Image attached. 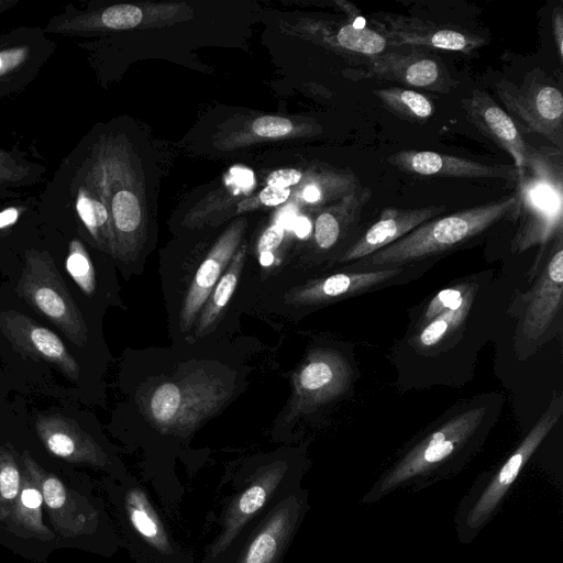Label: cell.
I'll return each instance as SVG.
<instances>
[{
	"label": "cell",
	"instance_id": "6da1fadb",
	"mask_svg": "<svg viewBox=\"0 0 563 563\" xmlns=\"http://www.w3.org/2000/svg\"><path fill=\"white\" fill-rule=\"evenodd\" d=\"M501 402L497 395H484L451 408L405 449L364 500L375 501L401 486L422 487L456 472L484 443Z\"/></svg>",
	"mask_w": 563,
	"mask_h": 563
},
{
	"label": "cell",
	"instance_id": "7a4b0ae2",
	"mask_svg": "<svg viewBox=\"0 0 563 563\" xmlns=\"http://www.w3.org/2000/svg\"><path fill=\"white\" fill-rule=\"evenodd\" d=\"M303 468L289 457H269L233 479L212 521L217 532L199 563H231L244 541L286 496L301 486Z\"/></svg>",
	"mask_w": 563,
	"mask_h": 563
},
{
	"label": "cell",
	"instance_id": "3957f363",
	"mask_svg": "<svg viewBox=\"0 0 563 563\" xmlns=\"http://www.w3.org/2000/svg\"><path fill=\"white\" fill-rule=\"evenodd\" d=\"M516 170V205L510 220L518 222V227L511 245L521 252L536 244H547L562 233V151L530 146L526 164Z\"/></svg>",
	"mask_w": 563,
	"mask_h": 563
},
{
	"label": "cell",
	"instance_id": "277c9868",
	"mask_svg": "<svg viewBox=\"0 0 563 563\" xmlns=\"http://www.w3.org/2000/svg\"><path fill=\"white\" fill-rule=\"evenodd\" d=\"M515 196L435 217L396 242L355 262V269L402 266L453 250L511 216Z\"/></svg>",
	"mask_w": 563,
	"mask_h": 563
},
{
	"label": "cell",
	"instance_id": "5b68a950",
	"mask_svg": "<svg viewBox=\"0 0 563 563\" xmlns=\"http://www.w3.org/2000/svg\"><path fill=\"white\" fill-rule=\"evenodd\" d=\"M104 489L114 508L121 544L134 563H196L194 553L176 539L144 484L126 475L108 482Z\"/></svg>",
	"mask_w": 563,
	"mask_h": 563
},
{
	"label": "cell",
	"instance_id": "8992f818",
	"mask_svg": "<svg viewBox=\"0 0 563 563\" xmlns=\"http://www.w3.org/2000/svg\"><path fill=\"white\" fill-rule=\"evenodd\" d=\"M224 375L196 368L178 382H164L148 396L146 416L162 434L188 437L232 395Z\"/></svg>",
	"mask_w": 563,
	"mask_h": 563
},
{
	"label": "cell",
	"instance_id": "52a82bcc",
	"mask_svg": "<svg viewBox=\"0 0 563 563\" xmlns=\"http://www.w3.org/2000/svg\"><path fill=\"white\" fill-rule=\"evenodd\" d=\"M25 471L40 487L49 521L64 538L89 537L97 539L107 553H114L121 545L101 503L71 493L54 474L43 470L24 452L21 457Z\"/></svg>",
	"mask_w": 563,
	"mask_h": 563
},
{
	"label": "cell",
	"instance_id": "ba28073f",
	"mask_svg": "<svg viewBox=\"0 0 563 563\" xmlns=\"http://www.w3.org/2000/svg\"><path fill=\"white\" fill-rule=\"evenodd\" d=\"M563 412V397L553 391L548 408L509 457L484 484L468 494L460 509L459 528L462 537H474L490 519L523 466L556 426Z\"/></svg>",
	"mask_w": 563,
	"mask_h": 563
},
{
	"label": "cell",
	"instance_id": "9c48e42d",
	"mask_svg": "<svg viewBox=\"0 0 563 563\" xmlns=\"http://www.w3.org/2000/svg\"><path fill=\"white\" fill-rule=\"evenodd\" d=\"M18 295L53 322L77 346H84L88 331L82 314L47 251L25 252Z\"/></svg>",
	"mask_w": 563,
	"mask_h": 563
},
{
	"label": "cell",
	"instance_id": "30bf717a",
	"mask_svg": "<svg viewBox=\"0 0 563 563\" xmlns=\"http://www.w3.org/2000/svg\"><path fill=\"white\" fill-rule=\"evenodd\" d=\"M353 369L338 350L321 347L311 351L292 376V395L288 419L308 413L347 393Z\"/></svg>",
	"mask_w": 563,
	"mask_h": 563
},
{
	"label": "cell",
	"instance_id": "8fae6325",
	"mask_svg": "<svg viewBox=\"0 0 563 563\" xmlns=\"http://www.w3.org/2000/svg\"><path fill=\"white\" fill-rule=\"evenodd\" d=\"M520 309L517 314L518 327L516 342L537 343L541 341L556 317L561 314L563 305V236L553 239L534 284L518 297Z\"/></svg>",
	"mask_w": 563,
	"mask_h": 563
},
{
	"label": "cell",
	"instance_id": "7c38bea8",
	"mask_svg": "<svg viewBox=\"0 0 563 563\" xmlns=\"http://www.w3.org/2000/svg\"><path fill=\"white\" fill-rule=\"evenodd\" d=\"M308 490L282 499L244 541L231 563H283L309 510Z\"/></svg>",
	"mask_w": 563,
	"mask_h": 563
},
{
	"label": "cell",
	"instance_id": "4fadbf2b",
	"mask_svg": "<svg viewBox=\"0 0 563 563\" xmlns=\"http://www.w3.org/2000/svg\"><path fill=\"white\" fill-rule=\"evenodd\" d=\"M495 90L506 109L529 131L563 148V96L560 89L536 78L516 86L505 79Z\"/></svg>",
	"mask_w": 563,
	"mask_h": 563
},
{
	"label": "cell",
	"instance_id": "5bb4252c",
	"mask_svg": "<svg viewBox=\"0 0 563 563\" xmlns=\"http://www.w3.org/2000/svg\"><path fill=\"white\" fill-rule=\"evenodd\" d=\"M42 26L22 25L0 34V99L25 90L55 54Z\"/></svg>",
	"mask_w": 563,
	"mask_h": 563
},
{
	"label": "cell",
	"instance_id": "9a60e30c",
	"mask_svg": "<svg viewBox=\"0 0 563 563\" xmlns=\"http://www.w3.org/2000/svg\"><path fill=\"white\" fill-rule=\"evenodd\" d=\"M371 22L387 45H411L453 52L471 53L485 40L465 29L438 24L418 18L393 13H374Z\"/></svg>",
	"mask_w": 563,
	"mask_h": 563
},
{
	"label": "cell",
	"instance_id": "2e32d148",
	"mask_svg": "<svg viewBox=\"0 0 563 563\" xmlns=\"http://www.w3.org/2000/svg\"><path fill=\"white\" fill-rule=\"evenodd\" d=\"M356 78L393 80L409 87L448 92L455 85L442 60L420 51L387 52L356 67Z\"/></svg>",
	"mask_w": 563,
	"mask_h": 563
},
{
	"label": "cell",
	"instance_id": "e0dca14e",
	"mask_svg": "<svg viewBox=\"0 0 563 563\" xmlns=\"http://www.w3.org/2000/svg\"><path fill=\"white\" fill-rule=\"evenodd\" d=\"M406 266L408 265L333 273L291 289L285 299L296 306L332 303L395 283L404 277Z\"/></svg>",
	"mask_w": 563,
	"mask_h": 563
},
{
	"label": "cell",
	"instance_id": "ac0fdd59",
	"mask_svg": "<svg viewBox=\"0 0 563 563\" xmlns=\"http://www.w3.org/2000/svg\"><path fill=\"white\" fill-rule=\"evenodd\" d=\"M0 331L21 355L48 362L70 379L79 377L78 364L59 336L30 317L16 310L2 311Z\"/></svg>",
	"mask_w": 563,
	"mask_h": 563
},
{
	"label": "cell",
	"instance_id": "d6986e66",
	"mask_svg": "<svg viewBox=\"0 0 563 563\" xmlns=\"http://www.w3.org/2000/svg\"><path fill=\"white\" fill-rule=\"evenodd\" d=\"M35 431L51 454L108 471L115 479L110 455L75 420L60 415L42 416L35 421Z\"/></svg>",
	"mask_w": 563,
	"mask_h": 563
},
{
	"label": "cell",
	"instance_id": "ffe728a7",
	"mask_svg": "<svg viewBox=\"0 0 563 563\" xmlns=\"http://www.w3.org/2000/svg\"><path fill=\"white\" fill-rule=\"evenodd\" d=\"M396 168L418 176L455 178H501L516 180L509 165H487L467 158L431 151H400L387 157Z\"/></svg>",
	"mask_w": 563,
	"mask_h": 563
},
{
	"label": "cell",
	"instance_id": "44dd1931",
	"mask_svg": "<svg viewBox=\"0 0 563 563\" xmlns=\"http://www.w3.org/2000/svg\"><path fill=\"white\" fill-rule=\"evenodd\" d=\"M444 206L420 208H386L379 219L361 234L338 258L339 263H355L401 239L420 224L442 214Z\"/></svg>",
	"mask_w": 563,
	"mask_h": 563
},
{
	"label": "cell",
	"instance_id": "7402d4cb",
	"mask_svg": "<svg viewBox=\"0 0 563 563\" xmlns=\"http://www.w3.org/2000/svg\"><path fill=\"white\" fill-rule=\"evenodd\" d=\"M461 102L470 122L512 157L516 169L522 168L531 145L525 141L510 114L478 89L472 90Z\"/></svg>",
	"mask_w": 563,
	"mask_h": 563
},
{
	"label": "cell",
	"instance_id": "603a6c76",
	"mask_svg": "<svg viewBox=\"0 0 563 563\" xmlns=\"http://www.w3.org/2000/svg\"><path fill=\"white\" fill-rule=\"evenodd\" d=\"M239 238L240 232L236 230L225 233L198 267L180 309L179 325L181 331L190 330L194 325L212 289L224 273L229 261L233 257Z\"/></svg>",
	"mask_w": 563,
	"mask_h": 563
},
{
	"label": "cell",
	"instance_id": "cb8c5ba5",
	"mask_svg": "<svg viewBox=\"0 0 563 563\" xmlns=\"http://www.w3.org/2000/svg\"><path fill=\"white\" fill-rule=\"evenodd\" d=\"M22 484L5 521L14 533L48 541L54 534L43 520V496L33 478L22 470Z\"/></svg>",
	"mask_w": 563,
	"mask_h": 563
},
{
	"label": "cell",
	"instance_id": "d4e9b609",
	"mask_svg": "<svg viewBox=\"0 0 563 563\" xmlns=\"http://www.w3.org/2000/svg\"><path fill=\"white\" fill-rule=\"evenodd\" d=\"M478 285L473 283L464 295L449 309L415 330L413 344L422 351L443 345L457 334L472 309Z\"/></svg>",
	"mask_w": 563,
	"mask_h": 563
},
{
	"label": "cell",
	"instance_id": "484cf974",
	"mask_svg": "<svg viewBox=\"0 0 563 563\" xmlns=\"http://www.w3.org/2000/svg\"><path fill=\"white\" fill-rule=\"evenodd\" d=\"M46 170L21 151L0 147V202L19 198V189L41 183Z\"/></svg>",
	"mask_w": 563,
	"mask_h": 563
},
{
	"label": "cell",
	"instance_id": "4316f807",
	"mask_svg": "<svg viewBox=\"0 0 563 563\" xmlns=\"http://www.w3.org/2000/svg\"><path fill=\"white\" fill-rule=\"evenodd\" d=\"M244 260L245 247L243 246L232 257L230 265L220 277L208 300L202 307L196 328L197 336L205 335L208 332L209 328L216 323L219 316L222 313L223 309L233 296L243 269Z\"/></svg>",
	"mask_w": 563,
	"mask_h": 563
},
{
	"label": "cell",
	"instance_id": "83f0119b",
	"mask_svg": "<svg viewBox=\"0 0 563 563\" xmlns=\"http://www.w3.org/2000/svg\"><path fill=\"white\" fill-rule=\"evenodd\" d=\"M384 108L402 120L423 123L434 113V103L424 95L401 87L373 90Z\"/></svg>",
	"mask_w": 563,
	"mask_h": 563
},
{
	"label": "cell",
	"instance_id": "f1b7e54d",
	"mask_svg": "<svg viewBox=\"0 0 563 563\" xmlns=\"http://www.w3.org/2000/svg\"><path fill=\"white\" fill-rule=\"evenodd\" d=\"M22 475L13 454L0 448V521H5L12 510L21 488Z\"/></svg>",
	"mask_w": 563,
	"mask_h": 563
},
{
	"label": "cell",
	"instance_id": "f546056e",
	"mask_svg": "<svg viewBox=\"0 0 563 563\" xmlns=\"http://www.w3.org/2000/svg\"><path fill=\"white\" fill-rule=\"evenodd\" d=\"M66 271L87 296L96 290V274L90 256L79 238H71L65 262Z\"/></svg>",
	"mask_w": 563,
	"mask_h": 563
},
{
	"label": "cell",
	"instance_id": "4dcf8cb0",
	"mask_svg": "<svg viewBox=\"0 0 563 563\" xmlns=\"http://www.w3.org/2000/svg\"><path fill=\"white\" fill-rule=\"evenodd\" d=\"M473 283H460L439 291L426 306L416 322L415 330L429 322L431 319L452 307L472 286Z\"/></svg>",
	"mask_w": 563,
	"mask_h": 563
},
{
	"label": "cell",
	"instance_id": "1f68e13d",
	"mask_svg": "<svg viewBox=\"0 0 563 563\" xmlns=\"http://www.w3.org/2000/svg\"><path fill=\"white\" fill-rule=\"evenodd\" d=\"M252 129L260 136L277 137L288 134L292 130V123L282 117L265 115L256 119Z\"/></svg>",
	"mask_w": 563,
	"mask_h": 563
},
{
	"label": "cell",
	"instance_id": "d6a6232c",
	"mask_svg": "<svg viewBox=\"0 0 563 563\" xmlns=\"http://www.w3.org/2000/svg\"><path fill=\"white\" fill-rule=\"evenodd\" d=\"M284 232L285 230L276 223L266 229L258 241V252H273L276 250L283 241Z\"/></svg>",
	"mask_w": 563,
	"mask_h": 563
},
{
	"label": "cell",
	"instance_id": "836d02e7",
	"mask_svg": "<svg viewBox=\"0 0 563 563\" xmlns=\"http://www.w3.org/2000/svg\"><path fill=\"white\" fill-rule=\"evenodd\" d=\"M301 179V173L294 168H285L273 172L268 178V186H275L279 188H288L291 185H296Z\"/></svg>",
	"mask_w": 563,
	"mask_h": 563
},
{
	"label": "cell",
	"instance_id": "e575fe53",
	"mask_svg": "<svg viewBox=\"0 0 563 563\" xmlns=\"http://www.w3.org/2000/svg\"><path fill=\"white\" fill-rule=\"evenodd\" d=\"M288 188H279L275 186L265 187L260 194V200L266 206H277L289 197Z\"/></svg>",
	"mask_w": 563,
	"mask_h": 563
},
{
	"label": "cell",
	"instance_id": "d590c367",
	"mask_svg": "<svg viewBox=\"0 0 563 563\" xmlns=\"http://www.w3.org/2000/svg\"><path fill=\"white\" fill-rule=\"evenodd\" d=\"M552 27L560 59L563 58V14L560 8L553 11Z\"/></svg>",
	"mask_w": 563,
	"mask_h": 563
},
{
	"label": "cell",
	"instance_id": "8d00e7d4",
	"mask_svg": "<svg viewBox=\"0 0 563 563\" xmlns=\"http://www.w3.org/2000/svg\"><path fill=\"white\" fill-rule=\"evenodd\" d=\"M232 179L242 190H249L253 185V173L246 168L235 167L231 170Z\"/></svg>",
	"mask_w": 563,
	"mask_h": 563
},
{
	"label": "cell",
	"instance_id": "74e56055",
	"mask_svg": "<svg viewBox=\"0 0 563 563\" xmlns=\"http://www.w3.org/2000/svg\"><path fill=\"white\" fill-rule=\"evenodd\" d=\"M297 218L296 208L288 206L277 216L276 224L280 225L284 230H292Z\"/></svg>",
	"mask_w": 563,
	"mask_h": 563
},
{
	"label": "cell",
	"instance_id": "f35d334b",
	"mask_svg": "<svg viewBox=\"0 0 563 563\" xmlns=\"http://www.w3.org/2000/svg\"><path fill=\"white\" fill-rule=\"evenodd\" d=\"M296 235L300 239L306 238L311 231V223L306 217H298L294 229Z\"/></svg>",
	"mask_w": 563,
	"mask_h": 563
},
{
	"label": "cell",
	"instance_id": "ab89813d",
	"mask_svg": "<svg viewBox=\"0 0 563 563\" xmlns=\"http://www.w3.org/2000/svg\"><path fill=\"white\" fill-rule=\"evenodd\" d=\"M302 197L308 202H317L322 197L321 189L316 184H309L303 188Z\"/></svg>",
	"mask_w": 563,
	"mask_h": 563
},
{
	"label": "cell",
	"instance_id": "60d3db41",
	"mask_svg": "<svg viewBox=\"0 0 563 563\" xmlns=\"http://www.w3.org/2000/svg\"><path fill=\"white\" fill-rule=\"evenodd\" d=\"M21 0H0V14H3L14 7H16Z\"/></svg>",
	"mask_w": 563,
	"mask_h": 563
},
{
	"label": "cell",
	"instance_id": "b9f144b4",
	"mask_svg": "<svg viewBox=\"0 0 563 563\" xmlns=\"http://www.w3.org/2000/svg\"><path fill=\"white\" fill-rule=\"evenodd\" d=\"M275 261L273 252H262L260 253V263L262 266L267 267L271 266Z\"/></svg>",
	"mask_w": 563,
	"mask_h": 563
}]
</instances>
